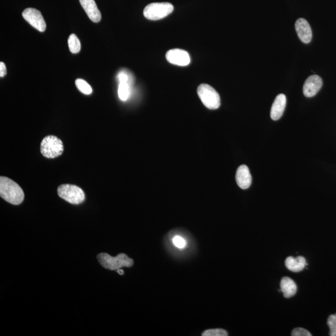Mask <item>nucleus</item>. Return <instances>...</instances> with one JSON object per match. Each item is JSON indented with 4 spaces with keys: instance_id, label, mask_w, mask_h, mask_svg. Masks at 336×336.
Listing matches in <instances>:
<instances>
[{
    "instance_id": "nucleus-1",
    "label": "nucleus",
    "mask_w": 336,
    "mask_h": 336,
    "mask_svg": "<svg viewBox=\"0 0 336 336\" xmlns=\"http://www.w3.org/2000/svg\"><path fill=\"white\" fill-rule=\"evenodd\" d=\"M0 196L13 205H19L25 198L22 188L9 177H0Z\"/></svg>"
},
{
    "instance_id": "nucleus-2",
    "label": "nucleus",
    "mask_w": 336,
    "mask_h": 336,
    "mask_svg": "<svg viewBox=\"0 0 336 336\" xmlns=\"http://www.w3.org/2000/svg\"><path fill=\"white\" fill-rule=\"evenodd\" d=\"M100 264L109 270H117L123 267H131L133 265V260L125 254H120L117 257H112L106 253H101L98 255Z\"/></svg>"
},
{
    "instance_id": "nucleus-3",
    "label": "nucleus",
    "mask_w": 336,
    "mask_h": 336,
    "mask_svg": "<svg viewBox=\"0 0 336 336\" xmlns=\"http://www.w3.org/2000/svg\"><path fill=\"white\" fill-rule=\"evenodd\" d=\"M173 10V5L169 3H153L145 7L143 15L148 20H160L170 15Z\"/></svg>"
},
{
    "instance_id": "nucleus-4",
    "label": "nucleus",
    "mask_w": 336,
    "mask_h": 336,
    "mask_svg": "<svg viewBox=\"0 0 336 336\" xmlns=\"http://www.w3.org/2000/svg\"><path fill=\"white\" fill-rule=\"evenodd\" d=\"M198 94L207 108L216 110L219 108L220 99L219 94L211 85L203 84L198 88Z\"/></svg>"
},
{
    "instance_id": "nucleus-5",
    "label": "nucleus",
    "mask_w": 336,
    "mask_h": 336,
    "mask_svg": "<svg viewBox=\"0 0 336 336\" xmlns=\"http://www.w3.org/2000/svg\"><path fill=\"white\" fill-rule=\"evenodd\" d=\"M59 197L72 204H80L85 200V194L81 188L72 184H62L58 187Z\"/></svg>"
},
{
    "instance_id": "nucleus-6",
    "label": "nucleus",
    "mask_w": 336,
    "mask_h": 336,
    "mask_svg": "<svg viewBox=\"0 0 336 336\" xmlns=\"http://www.w3.org/2000/svg\"><path fill=\"white\" fill-rule=\"evenodd\" d=\"M63 141L58 137L53 135L45 137L41 144V152L44 157L55 158L63 154Z\"/></svg>"
},
{
    "instance_id": "nucleus-7",
    "label": "nucleus",
    "mask_w": 336,
    "mask_h": 336,
    "mask_svg": "<svg viewBox=\"0 0 336 336\" xmlns=\"http://www.w3.org/2000/svg\"><path fill=\"white\" fill-rule=\"evenodd\" d=\"M22 16L27 22L39 31L44 32L45 30L46 24L39 11L33 8H28L24 10Z\"/></svg>"
},
{
    "instance_id": "nucleus-8",
    "label": "nucleus",
    "mask_w": 336,
    "mask_h": 336,
    "mask_svg": "<svg viewBox=\"0 0 336 336\" xmlns=\"http://www.w3.org/2000/svg\"><path fill=\"white\" fill-rule=\"evenodd\" d=\"M166 58L169 63L179 66H187L190 63L189 54L186 51L174 49L168 51Z\"/></svg>"
},
{
    "instance_id": "nucleus-9",
    "label": "nucleus",
    "mask_w": 336,
    "mask_h": 336,
    "mask_svg": "<svg viewBox=\"0 0 336 336\" xmlns=\"http://www.w3.org/2000/svg\"><path fill=\"white\" fill-rule=\"evenodd\" d=\"M322 86V80L316 75H313L306 80L303 85V93L306 98H313L316 95Z\"/></svg>"
},
{
    "instance_id": "nucleus-10",
    "label": "nucleus",
    "mask_w": 336,
    "mask_h": 336,
    "mask_svg": "<svg viewBox=\"0 0 336 336\" xmlns=\"http://www.w3.org/2000/svg\"><path fill=\"white\" fill-rule=\"evenodd\" d=\"M295 29L298 37L305 44L310 43L313 37L310 24L304 18H300L296 21Z\"/></svg>"
},
{
    "instance_id": "nucleus-11",
    "label": "nucleus",
    "mask_w": 336,
    "mask_h": 336,
    "mask_svg": "<svg viewBox=\"0 0 336 336\" xmlns=\"http://www.w3.org/2000/svg\"><path fill=\"white\" fill-rule=\"evenodd\" d=\"M79 2L91 21L94 23H99L101 20V12L94 0H79Z\"/></svg>"
},
{
    "instance_id": "nucleus-12",
    "label": "nucleus",
    "mask_w": 336,
    "mask_h": 336,
    "mask_svg": "<svg viewBox=\"0 0 336 336\" xmlns=\"http://www.w3.org/2000/svg\"><path fill=\"white\" fill-rule=\"evenodd\" d=\"M236 183L243 189H247L252 184V176L246 165L239 166L235 176Z\"/></svg>"
},
{
    "instance_id": "nucleus-13",
    "label": "nucleus",
    "mask_w": 336,
    "mask_h": 336,
    "mask_svg": "<svg viewBox=\"0 0 336 336\" xmlns=\"http://www.w3.org/2000/svg\"><path fill=\"white\" fill-rule=\"evenodd\" d=\"M286 105V96L283 93L276 97L271 107L270 117L273 120H278L283 115Z\"/></svg>"
},
{
    "instance_id": "nucleus-14",
    "label": "nucleus",
    "mask_w": 336,
    "mask_h": 336,
    "mask_svg": "<svg viewBox=\"0 0 336 336\" xmlns=\"http://www.w3.org/2000/svg\"><path fill=\"white\" fill-rule=\"evenodd\" d=\"M297 285L292 278L283 277L280 282V291L283 293L284 298H290L297 294Z\"/></svg>"
},
{
    "instance_id": "nucleus-15",
    "label": "nucleus",
    "mask_w": 336,
    "mask_h": 336,
    "mask_svg": "<svg viewBox=\"0 0 336 336\" xmlns=\"http://www.w3.org/2000/svg\"><path fill=\"white\" fill-rule=\"evenodd\" d=\"M307 263L305 258L302 256L296 258L289 257L285 260L286 267L293 272L298 273L303 270Z\"/></svg>"
},
{
    "instance_id": "nucleus-16",
    "label": "nucleus",
    "mask_w": 336,
    "mask_h": 336,
    "mask_svg": "<svg viewBox=\"0 0 336 336\" xmlns=\"http://www.w3.org/2000/svg\"><path fill=\"white\" fill-rule=\"evenodd\" d=\"M131 85L128 82H121L118 85V94L121 101H127L131 94Z\"/></svg>"
},
{
    "instance_id": "nucleus-17",
    "label": "nucleus",
    "mask_w": 336,
    "mask_h": 336,
    "mask_svg": "<svg viewBox=\"0 0 336 336\" xmlns=\"http://www.w3.org/2000/svg\"><path fill=\"white\" fill-rule=\"evenodd\" d=\"M68 44L69 50L72 53L77 54L80 52L81 49V45L79 39H78L76 34H72L68 39Z\"/></svg>"
},
{
    "instance_id": "nucleus-18",
    "label": "nucleus",
    "mask_w": 336,
    "mask_h": 336,
    "mask_svg": "<svg viewBox=\"0 0 336 336\" xmlns=\"http://www.w3.org/2000/svg\"><path fill=\"white\" fill-rule=\"evenodd\" d=\"M76 85L78 89L85 95H89L92 93V88L88 83L83 79H77L76 80Z\"/></svg>"
},
{
    "instance_id": "nucleus-19",
    "label": "nucleus",
    "mask_w": 336,
    "mask_h": 336,
    "mask_svg": "<svg viewBox=\"0 0 336 336\" xmlns=\"http://www.w3.org/2000/svg\"><path fill=\"white\" fill-rule=\"evenodd\" d=\"M203 336H227V330L223 329H208L202 333Z\"/></svg>"
},
{
    "instance_id": "nucleus-20",
    "label": "nucleus",
    "mask_w": 336,
    "mask_h": 336,
    "mask_svg": "<svg viewBox=\"0 0 336 336\" xmlns=\"http://www.w3.org/2000/svg\"><path fill=\"white\" fill-rule=\"evenodd\" d=\"M327 325L329 327V335L336 336V314H331L327 319Z\"/></svg>"
},
{
    "instance_id": "nucleus-21",
    "label": "nucleus",
    "mask_w": 336,
    "mask_h": 336,
    "mask_svg": "<svg viewBox=\"0 0 336 336\" xmlns=\"http://www.w3.org/2000/svg\"><path fill=\"white\" fill-rule=\"evenodd\" d=\"M172 243H173L174 246L179 249H184L187 246V241L185 238L180 235L174 236L172 238Z\"/></svg>"
},
{
    "instance_id": "nucleus-22",
    "label": "nucleus",
    "mask_w": 336,
    "mask_h": 336,
    "mask_svg": "<svg viewBox=\"0 0 336 336\" xmlns=\"http://www.w3.org/2000/svg\"><path fill=\"white\" fill-rule=\"evenodd\" d=\"M118 80L119 83L121 82H128L131 84L132 82V79H131L130 75L128 74L127 72L121 71L118 74Z\"/></svg>"
},
{
    "instance_id": "nucleus-23",
    "label": "nucleus",
    "mask_w": 336,
    "mask_h": 336,
    "mask_svg": "<svg viewBox=\"0 0 336 336\" xmlns=\"http://www.w3.org/2000/svg\"><path fill=\"white\" fill-rule=\"evenodd\" d=\"M292 336H311V334L308 330L302 327L295 328L292 332Z\"/></svg>"
},
{
    "instance_id": "nucleus-24",
    "label": "nucleus",
    "mask_w": 336,
    "mask_h": 336,
    "mask_svg": "<svg viewBox=\"0 0 336 336\" xmlns=\"http://www.w3.org/2000/svg\"><path fill=\"white\" fill-rule=\"evenodd\" d=\"M7 74V71L6 68V66L4 63L1 62L0 63V77H4L6 76Z\"/></svg>"
},
{
    "instance_id": "nucleus-25",
    "label": "nucleus",
    "mask_w": 336,
    "mask_h": 336,
    "mask_svg": "<svg viewBox=\"0 0 336 336\" xmlns=\"http://www.w3.org/2000/svg\"><path fill=\"white\" fill-rule=\"evenodd\" d=\"M117 273L119 274L120 275H123V274H124V271L123 270H121V269H118V270H117Z\"/></svg>"
}]
</instances>
